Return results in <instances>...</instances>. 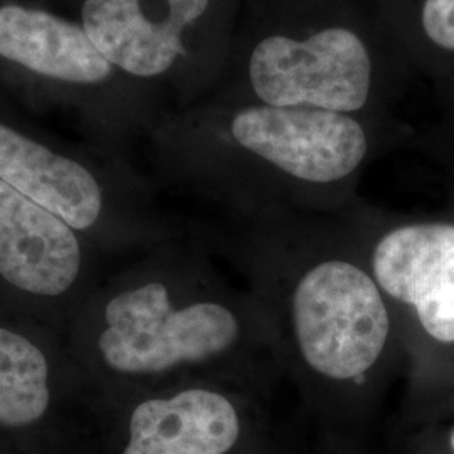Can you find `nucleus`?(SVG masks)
I'll list each match as a JSON object with an SVG mask.
<instances>
[{
	"label": "nucleus",
	"mask_w": 454,
	"mask_h": 454,
	"mask_svg": "<svg viewBox=\"0 0 454 454\" xmlns=\"http://www.w3.org/2000/svg\"><path fill=\"white\" fill-rule=\"evenodd\" d=\"M305 0L301 11L261 24L232 49L219 88L283 108L350 114L379 123L380 29L339 4Z\"/></svg>",
	"instance_id": "6"
},
{
	"label": "nucleus",
	"mask_w": 454,
	"mask_h": 454,
	"mask_svg": "<svg viewBox=\"0 0 454 454\" xmlns=\"http://www.w3.org/2000/svg\"><path fill=\"white\" fill-rule=\"evenodd\" d=\"M441 386V384H454V367L453 369H450V371H446L444 373H441L438 375L436 379H433L431 382H427V384H424L421 387H433V386Z\"/></svg>",
	"instance_id": "13"
},
{
	"label": "nucleus",
	"mask_w": 454,
	"mask_h": 454,
	"mask_svg": "<svg viewBox=\"0 0 454 454\" xmlns=\"http://www.w3.org/2000/svg\"><path fill=\"white\" fill-rule=\"evenodd\" d=\"M419 24L433 46L454 52V0H422Z\"/></svg>",
	"instance_id": "12"
},
{
	"label": "nucleus",
	"mask_w": 454,
	"mask_h": 454,
	"mask_svg": "<svg viewBox=\"0 0 454 454\" xmlns=\"http://www.w3.org/2000/svg\"><path fill=\"white\" fill-rule=\"evenodd\" d=\"M101 54L174 110L223 82L236 44L234 0H54Z\"/></svg>",
	"instance_id": "7"
},
{
	"label": "nucleus",
	"mask_w": 454,
	"mask_h": 454,
	"mask_svg": "<svg viewBox=\"0 0 454 454\" xmlns=\"http://www.w3.org/2000/svg\"><path fill=\"white\" fill-rule=\"evenodd\" d=\"M202 236L241 270L285 377L311 403L362 406L406 358L397 317L340 212L238 221Z\"/></svg>",
	"instance_id": "2"
},
{
	"label": "nucleus",
	"mask_w": 454,
	"mask_h": 454,
	"mask_svg": "<svg viewBox=\"0 0 454 454\" xmlns=\"http://www.w3.org/2000/svg\"><path fill=\"white\" fill-rule=\"evenodd\" d=\"M0 180L91 239L106 256L138 254L187 227L163 211L131 159L39 129L0 93Z\"/></svg>",
	"instance_id": "5"
},
{
	"label": "nucleus",
	"mask_w": 454,
	"mask_h": 454,
	"mask_svg": "<svg viewBox=\"0 0 454 454\" xmlns=\"http://www.w3.org/2000/svg\"><path fill=\"white\" fill-rule=\"evenodd\" d=\"M401 326L411 379L454 365V219H399L364 204L340 212Z\"/></svg>",
	"instance_id": "8"
},
{
	"label": "nucleus",
	"mask_w": 454,
	"mask_h": 454,
	"mask_svg": "<svg viewBox=\"0 0 454 454\" xmlns=\"http://www.w3.org/2000/svg\"><path fill=\"white\" fill-rule=\"evenodd\" d=\"M0 88L35 112H61L84 142L130 159L170 112L93 44L82 24L46 2L0 0Z\"/></svg>",
	"instance_id": "4"
},
{
	"label": "nucleus",
	"mask_w": 454,
	"mask_h": 454,
	"mask_svg": "<svg viewBox=\"0 0 454 454\" xmlns=\"http://www.w3.org/2000/svg\"><path fill=\"white\" fill-rule=\"evenodd\" d=\"M98 401L65 337L0 315V439L26 454L67 451Z\"/></svg>",
	"instance_id": "10"
},
{
	"label": "nucleus",
	"mask_w": 454,
	"mask_h": 454,
	"mask_svg": "<svg viewBox=\"0 0 454 454\" xmlns=\"http://www.w3.org/2000/svg\"><path fill=\"white\" fill-rule=\"evenodd\" d=\"M448 446H450L451 453L454 454V426L450 429V433H448Z\"/></svg>",
	"instance_id": "14"
},
{
	"label": "nucleus",
	"mask_w": 454,
	"mask_h": 454,
	"mask_svg": "<svg viewBox=\"0 0 454 454\" xmlns=\"http://www.w3.org/2000/svg\"><path fill=\"white\" fill-rule=\"evenodd\" d=\"M0 454H4V453H2V451H0Z\"/></svg>",
	"instance_id": "15"
},
{
	"label": "nucleus",
	"mask_w": 454,
	"mask_h": 454,
	"mask_svg": "<svg viewBox=\"0 0 454 454\" xmlns=\"http://www.w3.org/2000/svg\"><path fill=\"white\" fill-rule=\"evenodd\" d=\"M258 392L212 380L137 390L98 403L112 454H243Z\"/></svg>",
	"instance_id": "11"
},
{
	"label": "nucleus",
	"mask_w": 454,
	"mask_h": 454,
	"mask_svg": "<svg viewBox=\"0 0 454 454\" xmlns=\"http://www.w3.org/2000/svg\"><path fill=\"white\" fill-rule=\"evenodd\" d=\"M155 177L236 221L332 215L380 148V125L350 114L270 106L224 88L170 110L146 135Z\"/></svg>",
	"instance_id": "3"
},
{
	"label": "nucleus",
	"mask_w": 454,
	"mask_h": 454,
	"mask_svg": "<svg viewBox=\"0 0 454 454\" xmlns=\"http://www.w3.org/2000/svg\"><path fill=\"white\" fill-rule=\"evenodd\" d=\"M97 244L0 180V315L67 332L106 276Z\"/></svg>",
	"instance_id": "9"
},
{
	"label": "nucleus",
	"mask_w": 454,
	"mask_h": 454,
	"mask_svg": "<svg viewBox=\"0 0 454 454\" xmlns=\"http://www.w3.org/2000/svg\"><path fill=\"white\" fill-rule=\"evenodd\" d=\"M66 341L98 403L187 380L260 392L285 377L260 305L192 227L105 276Z\"/></svg>",
	"instance_id": "1"
}]
</instances>
